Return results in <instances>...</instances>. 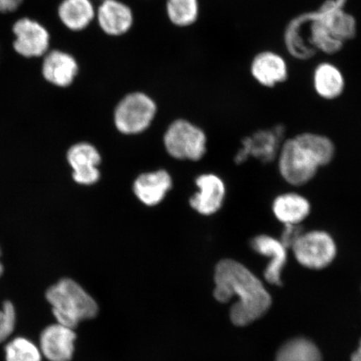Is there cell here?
I'll list each match as a JSON object with an SVG mask.
<instances>
[{
  "mask_svg": "<svg viewBox=\"0 0 361 361\" xmlns=\"http://www.w3.org/2000/svg\"><path fill=\"white\" fill-rule=\"evenodd\" d=\"M214 295L220 303H228L234 295L237 303L230 310V319L237 326H245L263 316L272 299L250 269L233 259L221 260L214 273Z\"/></svg>",
  "mask_w": 361,
  "mask_h": 361,
  "instance_id": "1",
  "label": "cell"
},
{
  "mask_svg": "<svg viewBox=\"0 0 361 361\" xmlns=\"http://www.w3.org/2000/svg\"><path fill=\"white\" fill-rule=\"evenodd\" d=\"M335 146L326 137L304 133L288 139L279 152V169L284 180L293 186L309 183L320 166L329 164Z\"/></svg>",
  "mask_w": 361,
  "mask_h": 361,
  "instance_id": "2",
  "label": "cell"
},
{
  "mask_svg": "<svg viewBox=\"0 0 361 361\" xmlns=\"http://www.w3.org/2000/svg\"><path fill=\"white\" fill-rule=\"evenodd\" d=\"M56 322L75 329L85 320L96 318L99 306L94 298L78 282L61 279L45 293Z\"/></svg>",
  "mask_w": 361,
  "mask_h": 361,
  "instance_id": "3",
  "label": "cell"
},
{
  "mask_svg": "<svg viewBox=\"0 0 361 361\" xmlns=\"http://www.w3.org/2000/svg\"><path fill=\"white\" fill-rule=\"evenodd\" d=\"M291 250L297 261L311 269L326 268L335 259L337 251L333 238L320 230L304 232Z\"/></svg>",
  "mask_w": 361,
  "mask_h": 361,
  "instance_id": "4",
  "label": "cell"
},
{
  "mask_svg": "<svg viewBox=\"0 0 361 361\" xmlns=\"http://www.w3.org/2000/svg\"><path fill=\"white\" fill-rule=\"evenodd\" d=\"M206 142L202 130L183 120L171 124L164 137L166 151L178 159H201L205 154Z\"/></svg>",
  "mask_w": 361,
  "mask_h": 361,
  "instance_id": "5",
  "label": "cell"
},
{
  "mask_svg": "<svg viewBox=\"0 0 361 361\" xmlns=\"http://www.w3.org/2000/svg\"><path fill=\"white\" fill-rule=\"evenodd\" d=\"M156 110L154 102L147 94H130L116 108V128L125 134L142 133L150 126L154 118Z\"/></svg>",
  "mask_w": 361,
  "mask_h": 361,
  "instance_id": "6",
  "label": "cell"
},
{
  "mask_svg": "<svg viewBox=\"0 0 361 361\" xmlns=\"http://www.w3.org/2000/svg\"><path fill=\"white\" fill-rule=\"evenodd\" d=\"M78 336L75 329L60 323L49 324L39 335V347L48 361H71Z\"/></svg>",
  "mask_w": 361,
  "mask_h": 361,
  "instance_id": "7",
  "label": "cell"
},
{
  "mask_svg": "<svg viewBox=\"0 0 361 361\" xmlns=\"http://www.w3.org/2000/svg\"><path fill=\"white\" fill-rule=\"evenodd\" d=\"M13 31L16 36L13 48L20 56L39 57L47 52L49 35L39 23L24 18L16 23Z\"/></svg>",
  "mask_w": 361,
  "mask_h": 361,
  "instance_id": "8",
  "label": "cell"
},
{
  "mask_svg": "<svg viewBox=\"0 0 361 361\" xmlns=\"http://www.w3.org/2000/svg\"><path fill=\"white\" fill-rule=\"evenodd\" d=\"M283 130V128H275L272 130H259L252 137L243 140V147L235 157L237 164H243L250 156L258 158L261 161H272L278 154Z\"/></svg>",
  "mask_w": 361,
  "mask_h": 361,
  "instance_id": "9",
  "label": "cell"
},
{
  "mask_svg": "<svg viewBox=\"0 0 361 361\" xmlns=\"http://www.w3.org/2000/svg\"><path fill=\"white\" fill-rule=\"evenodd\" d=\"M67 160L73 169V178L76 183L92 185L100 178L97 166L101 156L96 147L88 143H79L70 148Z\"/></svg>",
  "mask_w": 361,
  "mask_h": 361,
  "instance_id": "10",
  "label": "cell"
},
{
  "mask_svg": "<svg viewBox=\"0 0 361 361\" xmlns=\"http://www.w3.org/2000/svg\"><path fill=\"white\" fill-rule=\"evenodd\" d=\"M200 192L193 195L190 205L202 215L216 213L223 205L225 186L221 178L214 174H204L196 180Z\"/></svg>",
  "mask_w": 361,
  "mask_h": 361,
  "instance_id": "11",
  "label": "cell"
},
{
  "mask_svg": "<svg viewBox=\"0 0 361 361\" xmlns=\"http://www.w3.org/2000/svg\"><path fill=\"white\" fill-rule=\"evenodd\" d=\"M250 245L256 252L270 259L264 271L266 281L275 286H281L282 271L287 262V248L281 240L264 234L252 238Z\"/></svg>",
  "mask_w": 361,
  "mask_h": 361,
  "instance_id": "12",
  "label": "cell"
},
{
  "mask_svg": "<svg viewBox=\"0 0 361 361\" xmlns=\"http://www.w3.org/2000/svg\"><path fill=\"white\" fill-rule=\"evenodd\" d=\"M78 73V63L69 54L53 51L44 58L42 66L44 78L56 87H69Z\"/></svg>",
  "mask_w": 361,
  "mask_h": 361,
  "instance_id": "13",
  "label": "cell"
},
{
  "mask_svg": "<svg viewBox=\"0 0 361 361\" xmlns=\"http://www.w3.org/2000/svg\"><path fill=\"white\" fill-rule=\"evenodd\" d=\"M97 18L104 32L110 35L128 32L133 23L130 8L117 0H104L98 8Z\"/></svg>",
  "mask_w": 361,
  "mask_h": 361,
  "instance_id": "14",
  "label": "cell"
},
{
  "mask_svg": "<svg viewBox=\"0 0 361 361\" xmlns=\"http://www.w3.org/2000/svg\"><path fill=\"white\" fill-rule=\"evenodd\" d=\"M171 188L170 175L164 170L139 176L134 183V192L140 201L148 206L161 202Z\"/></svg>",
  "mask_w": 361,
  "mask_h": 361,
  "instance_id": "15",
  "label": "cell"
},
{
  "mask_svg": "<svg viewBox=\"0 0 361 361\" xmlns=\"http://www.w3.org/2000/svg\"><path fill=\"white\" fill-rule=\"evenodd\" d=\"M273 212L284 225L300 224L310 213V202L295 192L284 193L275 198Z\"/></svg>",
  "mask_w": 361,
  "mask_h": 361,
  "instance_id": "16",
  "label": "cell"
},
{
  "mask_svg": "<svg viewBox=\"0 0 361 361\" xmlns=\"http://www.w3.org/2000/svg\"><path fill=\"white\" fill-rule=\"evenodd\" d=\"M252 72L259 83L265 87H273L286 79L287 67L281 56L272 53H265L255 59Z\"/></svg>",
  "mask_w": 361,
  "mask_h": 361,
  "instance_id": "17",
  "label": "cell"
},
{
  "mask_svg": "<svg viewBox=\"0 0 361 361\" xmlns=\"http://www.w3.org/2000/svg\"><path fill=\"white\" fill-rule=\"evenodd\" d=\"M59 17L68 29L79 31L87 28L94 17L90 0H64L59 7Z\"/></svg>",
  "mask_w": 361,
  "mask_h": 361,
  "instance_id": "18",
  "label": "cell"
},
{
  "mask_svg": "<svg viewBox=\"0 0 361 361\" xmlns=\"http://www.w3.org/2000/svg\"><path fill=\"white\" fill-rule=\"evenodd\" d=\"M275 361H322V356L313 342L295 338L282 345Z\"/></svg>",
  "mask_w": 361,
  "mask_h": 361,
  "instance_id": "19",
  "label": "cell"
},
{
  "mask_svg": "<svg viewBox=\"0 0 361 361\" xmlns=\"http://www.w3.org/2000/svg\"><path fill=\"white\" fill-rule=\"evenodd\" d=\"M314 87L319 96L334 99L341 94L344 88V79L337 68L324 64L316 70Z\"/></svg>",
  "mask_w": 361,
  "mask_h": 361,
  "instance_id": "20",
  "label": "cell"
},
{
  "mask_svg": "<svg viewBox=\"0 0 361 361\" xmlns=\"http://www.w3.org/2000/svg\"><path fill=\"white\" fill-rule=\"evenodd\" d=\"M6 361H42L43 355L39 345L30 338L16 337L4 346Z\"/></svg>",
  "mask_w": 361,
  "mask_h": 361,
  "instance_id": "21",
  "label": "cell"
},
{
  "mask_svg": "<svg viewBox=\"0 0 361 361\" xmlns=\"http://www.w3.org/2000/svg\"><path fill=\"white\" fill-rule=\"evenodd\" d=\"M166 8L170 20L178 26L193 24L198 15L197 0H168Z\"/></svg>",
  "mask_w": 361,
  "mask_h": 361,
  "instance_id": "22",
  "label": "cell"
},
{
  "mask_svg": "<svg viewBox=\"0 0 361 361\" xmlns=\"http://www.w3.org/2000/svg\"><path fill=\"white\" fill-rule=\"evenodd\" d=\"M16 311L11 301L4 302L0 310V344L6 341L15 331Z\"/></svg>",
  "mask_w": 361,
  "mask_h": 361,
  "instance_id": "23",
  "label": "cell"
},
{
  "mask_svg": "<svg viewBox=\"0 0 361 361\" xmlns=\"http://www.w3.org/2000/svg\"><path fill=\"white\" fill-rule=\"evenodd\" d=\"M284 227L286 228L283 229L281 242L288 250V248H292L295 245L298 239L304 233V230L300 227V224H288L284 225Z\"/></svg>",
  "mask_w": 361,
  "mask_h": 361,
  "instance_id": "24",
  "label": "cell"
},
{
  "mask_svg": "<svg viewBox=\"0 0 361 361\" xmlns=\"http://www.w3.org/2000/svg\"><path fill=\"white\" fill-rule=\"evenodd\" d=\"M23 0H0V12H12L20 7Z\"/></svg>",
  "mask_w": 361,
  "mask_h": 361,
  "instance_id": "25",
  "label": "cell"
},
{
  "mask_svg": "<svg viewBox=\"0 0 361 361\" xmlns=\"http://www.w3.org/2000/svg\"><path fill=\"white\" fill-rule=\"evenodd\" d=\"M351 361H361V340L357 350L351 356Z\"/></svg>",
  "mask_w": 361,
  "mask_h": 361,
  "instance_id": "26",
  "label": "cell"
},
{
  "mask_svg": "<svg viewBox=\"0 0 361 361\" xmlns=\"http://www.w3.org/2000/svg\"><path fill=\"white\" fill-rule=\"evenodd\" d=\"M0 257H1V248H0ZM4 265L1 263V260H0V277L2 276V274H4Z\"/></svg>",
  "mask_w": 361,
  "mask_h": 361,
  "instance_id": "27",
  "label": "cell"
}]
</instances>
